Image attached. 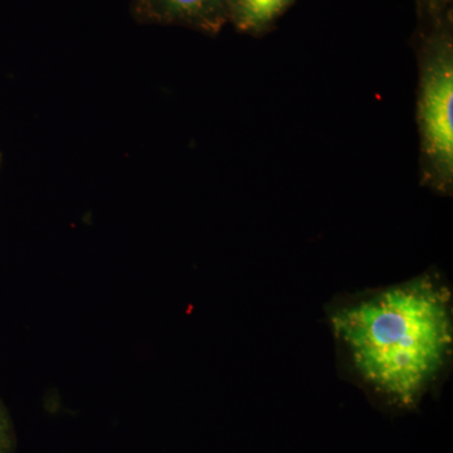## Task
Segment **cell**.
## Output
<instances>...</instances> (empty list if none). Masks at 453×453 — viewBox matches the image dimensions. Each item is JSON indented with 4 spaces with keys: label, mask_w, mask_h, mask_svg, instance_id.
<instances>
[{
    "label": "cell",
    "mask_w": 453,
    "mask_h": 453,
    "mask_svg": "<svg viewBox=\"0 0 453 453\" xmlns=\"http://www.w3.org/2000/svg\"><path fill=\"white\" fill-rule=\"evenodd\" d=\"M349 380L390 413L416 411L451 365L452 291L437 271L327 305Z\"/></svg>",
    "instance_id": "obj_1"
},
{
    "label": "cell",
    "mask_w": 453,
    "mask_h": 453,
    "mask_svg": "<svg viewBox=\"0 0 453 453\" xmlns=\"http://www.w3.org/2000/svg\"><path fill=\"white\" fill-rule=\"evenodd\" d=\"M416 122L419 183L438 196L453 193V42L434 33L418 53Z\"/></svg>",
    "instance_id": "obj_2"
},
{
    "label": "cell",
    "mask_w": 453,
    "mask_h": 453,
    "mask_svg": "<svg viewBox=\"0 0 453 453\" xmlns=\"http://www.w3.org/2000/svg\"><path fill=\"white\" fill-rule=\"evenodd\" d=\"M229 0H135L134 13L145 23L181 25L216 33L228 19Z\"/></svg>",
    "instance_id": "obj_3"
},
{
    "label": "cell",
    "mask_w": 453,
    "mask_h": 453,
    "mask_svg": "<svg viewBox=\"0 0 453 453\" xmlns=\"http://www.w3.org/2000/svg\"><path fill=\"white\" fill-rule=\"evenodd\" d=\"M295 0H229L228 19L238 31L256 33L266 31Z\"/></svg>",
    "instance_id": "obj_4"
},
{
    "label": "cell",
    "mask_w": 453,
    "mask_h": 453,
    "mask_svg": "<svg viewBox=\"0 0 453 453\" xmlns=\"http://www.w3.org/2000/svg\"><path fill=\"white\" fill-rule=\"evenodd\" d=\"M8 446L7 426L0 417V453H5Z\"/></svg>",
    "instance_id": "obj_5"
}]
</instances>
